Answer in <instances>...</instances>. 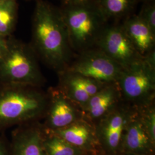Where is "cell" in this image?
I'll list each match as a JSON object with an SVG mask.
<instances>
[{
    "mask_svg": "<svg viewBox=\"0 0 155 155\" xmlns=\"http://www.w3.org/2000/svg\"><path fill=\"white\" fill-rule=\"evenodd\" d=\"M32 45L46 64L61 72L70 66L72 48L61 9L38 0L33 13Z\"/></svg>",
    "mask_w": 155,
    "mask_h": 155,
    "instance_id": "6da1fadb",
    "label": "cell"
},
{
    "mask_svg": "<svg viewBox=\"0 0 155 155\" xmlns=\"http://www.w3.org/2000/svg\"><path fill=\"white\" fill-rule=\"evenodd\" d=\"M61 10L72 49L82 52L95 46L107 21L95 1L62 7Z\"/></svg>",
    "mask_w": 155,
    "mask_h": 155,
    "instance_id": "7a4b0ae2",
    "label": "cell"
},
{
    "mask_svg": "<svg viewBox=\"0 0 155 155\" xmlns=\"http://www.w3.org/2000/svg\"><path fill=\"white\" fill-rule=\"evenodd\" d=\"M36 54L31 46L12 36L0 58V81L8 84L37 86L43 80Z\"/></svg>",
    "mask_w": 155,
    "mask_h": 155,
    "instance_id": "3957f363",
    "label": "cell"
},
{
    "mask_svg": "<svg viewBox=\"0 0 155 155\" xmlns=\"http://www.w3.org/2000/svg\"><path fill=\"white\" fill-rule=\"evenodd\" d=\"M32 87L8 84L0 90V127L28 121L43 112L46 98Z\"/></svg>",
    "mask_w": 155,
    "mask_h": 155,
    "instance_id": "277c9868",
    "label": "cell"
},
{
    "mask_svg": "<svg viewBox=\"0 0 155 155\" xmlns=\"http://www.w3.org/2000/svg\"><path fill=\"white\" fill-rule=\"evenodd\" d=\"M116 83L125 100L138 105L149 104L155 94L154 50L124 69Z\"/></svg>",
    "mask_w": 155,
    "mask_h": 155,
    "instance_id": "5b68a950",
    "label": "cell"
},
{
    "mask_svg": "<svg viewBox=\"0 0 155 155\" xmlns=\"http://www.w3.org/2000/svg\"><path fill=\"white\" fill-rule=\"evenodd\" d=\"M66 70L102 83H116L124 68L98 48L81 52V55Z\"/></svg>",
    "mask_w": 155,
    "mask_h": 155,
    "instance_id": "8992f818",
    "label": "cell"
},
{
    "mask_svg": "<svg viewBox=\"0 0 155 155\" xmlns=\"http://www.w3.org/2000/svg\"><path fill=\"white\" fill-rule=\"evenodd\" d=\"M95 46L116 61L124 69L141 59L139 54L121 25H107Z\"/></svg>",
    "mask_w": 155,
    "mask_h": 155,
    "instance_id": "52a82bcc",
    "label": "cell"
},
{
    "mask_svg": "<svg viewBox=\"0 0 155 155\" xmlns=\"http://www.w3.org/2000/svg\"><path fill=\"white\" fill-rule=\"evenodd\" d=\"M133 113L124 107H114L101 118L95 129L96 137L110 152L121 145L124 129Z\"/></svg>",
    "mask_w": 155,
    "mask_h": 155,
    "instance_id": "ba28073f",
    "label": "cell"
},
{
    "mask_svg": "<svg viewBox=\"0 0 155 155\" xmlns=\"http://www.w3.org/2000/svg\"><path fill=\"white\" fill-rule=\"evenodd\" d=\"M61 73L63 74L64 93L82 108L90 98L104 86V83L68 70Z\"/></svg>",
    "mask_w": 155,
    "mask_h": 155,
    "instance_id": "9c48e42d",
    "label": "cell"
},
{
    "mask_svg": "<svg viewBox=\"0 0 155 155\" xmlns=\"http://www.w3.org/2000/svg\"><path fill=\"white\" fill-rule=\"evenodd\" d=\"M140 117L132 114L124 129L121 144L129 153L145 155L152 150L153 144Z\"/></svg>",
    "mask_w": 155,
    "mask_h": 155,
    "instance_id": "30bf717a",
    "label": "cell"
},
{
    "mask_svg": "<svg viewBox=\"0 0 155 155\" xmlns=\"http://www.w3.org/2000/svg\"><path fill=\"white\" fill-rule=\"evenodd\" d=\"M122 25L140 55L144 57L154 50L155 33L138 15L127 17Z\"/></svg>",
    "mask_w": 155,
    "mask_h": 155,
    "instance_id": "8fae6325",
    "label": "cell"
},
{
    "mask_svg": "<svg viewBox=\"0 0 155 155\" xmlns=\"http://www.w3.org/2000/svg\"><path fill=\"white\" fill-rule=\"evenodd\" d=\"M51 102L47 125L52 130L66 127L78 120L77 111L64 93H55Z\"/></svg>",
    "mask_w": 155,
    "mask_h": 155,
    "instance_id": "7c38bea8",
    "label": "cell"
},
{
    "mask_svg": "<svg viewBox=\"0 0 155 155\" xmlns=\"http://www.w3.org/2000/svg\"><path fill=\"white\" fill-rule=\"evenodd\" d=\"M119 93L114 85L104 86L90 98L83 110L90 119L100 120L116 106Z\"/></svg>",
    "mask_w": 155,
    "mask_h": 155,
    "instance_id": "4fadbf2b",
    "label": "cell"
},
{
    "mask_svg": "<svg viewBox=\"0 0 155 155\" xmlns=\"http://www.w3.org/2000/svg\"><path fill=\"white\" fill-rule=\"evenodd\" d=\"M53 132L80 149L90 147L96 137L93 127L88 123L79 120L66 127L54 130Z\"/></svg>",
    "mask_w": 155,
    "mask_h": 155,
    "instance_id": "5bb4252c",
    "label": "cell"
},
{
    "mask_svg": "<svg viewBox=\"0 0 155 155\" xmlns=\"http://www.w3.org/2000/svg\"><path fill=\"white\" fill-rule=\"evenodd\" d=\"M41 134L36 130L21 133L17 139L13 155H47Z\"/></svg>",
    "mask_w": 155,
    "mask_h": 155,
    "instance_id": "9a60e30c",
    "label": "cell"
},
{
    "mask_svg": "<svg viewBox=\"0 0 155 155\" xmlns=\"http://www.w3.org/2000/svg\"><path fill=\"white\" fill-rule=\"evenodd\" d=\"M107 20L127 17L137 0H95Z\"/></svg>",
    "mask_w": 155,
    "mask_h": 155,
    "instance_id": "2e32d148",
    "label": "cell"
},
{
    "mask_svg": "<svg viewBox=\"0 0 155 155\" xmlns=\"http://www.w3.org/2000/svg\"><path fill=\"white\" fill-rule=\"evenodd\" d=\"M18 16L16 0L0 2V35L8 38L14 32Z\"/></svg>",
    "mask_w": 155,
    "mask_h": 155,
    "instance_id": "e0dca14e",
    "label": "cell"
},
{
    "mask_svg": "<svg viewBox=\"0 0 155 155\" xmlns=\"http://www.w3.org/2000/svg\"><path fill=\"white\" fill-rule=\"evenodd\" d=\"M43 144L47 155H81L82 153L81 149L54 133L43 141Z\"/></svg>",
    "mask_w": 155,
    "mask_h": 155,
    "instance_id": "ac0fdd59",
    "label": "cell"
},
{
    "mask_svg": "<svg viewBox=\"0 0 155 155\" xmlns=\"http://www.w3.org/2000/svg\"><path fill=\"white\" fill-rule=\"evenodd\" d=\"M137 15L155 33V1L144 2V5Z\"/></svg>",
    "mask_w": 155,
    "mask_h": 155,
    "instance_id": "d6986e66",
    "label": "cell"
},
{
    "mask_svg": "<svg viewBox=\"0 0 155 155\" xmlns=\"http://www.w3.org/2000/svg\"><path fill=\"white\" fill-rule=\"evenodd\" d=\"M146 132L149 135L152 141L155 143V111L151 107L143 114L140 117Z\"/></svg>",
    "mask_w": 155,
    "mask_h": 155,
    "instance_id": "ffe728a7",
    "label": "cell"
},
{
    "mask_svg": "<svg viewBox=\"0 0 155 155\" xmlns=\"http://www.w3.org/2000/svg\"><path fill=\"white\" fill-rule=\"evenodd\" d=\"M8 47V38L0 35V58L5 52Z\"/></svg>",
    "mask_w": 155,
    "mask_h": 155,
    "instance_id": "44dd1931",
    "label": "cell"
},
{
    "mask_svg": "<svg viewBox=\"0 0 155 155\" xmlns=\"http://www.w3.org/2000/svg\"><path fill=\"white\" fill-rule=\"evenodd\" d=\"M62 7L68 6L75 5L80 4L84 3L91 0H61Z\"/></svg>",
    "mask_w": 155,
    "mask_h": 155,
    "instance_id": "7402d4cb",
    "label": "cell"
},
{
    "mask_svg": "<svg viewBox=\"0 0 155 155\" xmlns=\"http://www.w3.org/2000/svg\"><path fill=\"white\" fill-rule=\"evenodd\" d=\"M0 155H6L5 147L1 142H0Z\"/></svg>",
    "mask_w": 155,
    "mask_h": 155,
    "instance_id": "603a6c76",
    "label": "cell"
},
{
    "mask_svg": "<svg viewBox=\"0 0 155 155\" xmlns=\"http://www.w3.org/2000/svg\"><path fill=\"white\" fill-rule=\"evenodd\" d=\"M137 1H142L143 2H150V1H153L155 0H137Z\"/></svg>",
    "mask_w": 155,
    "mask_h": 155,
    "instance_id": "cb8c5ba5",
    "label": "cell"
},
{
    "mask_svg": "<svg viewBox=\"0 0 155 155\" xmlns=\"http://www.w3.org/2000/svg\"><path fill=\"white\" fill-rule=\"evenodd\" d=\"M7 1V0H0V2H3V1Z\"/></svg>",
    "mask_w": 155,
    "mask_h": 155,
    "instance_id": "d4e9b609",
    "label": "cell"
},
{
    "mask_svg": "<svg viewBox=\"0 0 155 155\" xmlns=\"http://www.w3.org/2000/svg\"><path fill=\"white\" fill-rule=\"evenodd\" d=\"M127 155H134V154H132V153H129V154H127Z\"/></svg>",
    "mask_w": 155,
    "mask_h": 155,
    "instance_id": "484cf974",
    "label": "cell"
}]
</instances>
